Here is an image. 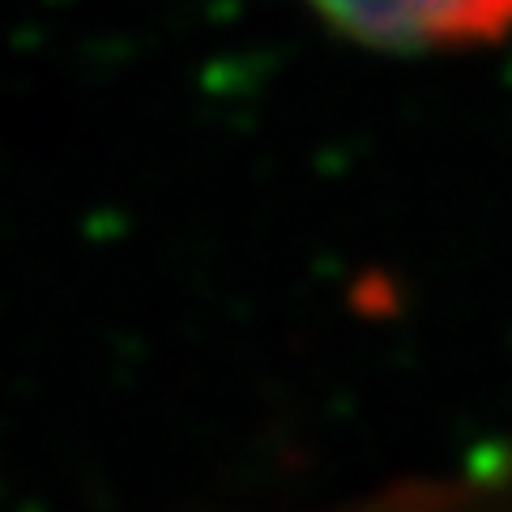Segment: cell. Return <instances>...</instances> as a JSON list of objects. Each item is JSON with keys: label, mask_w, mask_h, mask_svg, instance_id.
I'll list each match as a JSON object with an SVG mask.
<instances>
[{"label": "cell", "mask_w": 512, "mask_h": 512, "mask_svg": "<svg viewBox=\"0 0 512 512\" xmlns=\"http://www.w3.org/2000/svg\"><path fill=\"white\" fill-rule=\"evenodd\" d=\"M342 35L393 52L491 43L512 30V0H312Z\"/></svg>", "instance_id": "6da1fadb"}, {"label": "cell", "mask_w": 512, "mask_h": 512, "mask_svg": "<svg viewBox=\"0 0 512 512\" xmlns=\"http://www.w3.org/2000/svg\"><path fill=\"white\" fill-rule=\"evenodd\" d=\"M359 512H512V448L474 474L406 487Z\"/></svg>", "instance_id": "7a4b0ae2"}]
</instances>
